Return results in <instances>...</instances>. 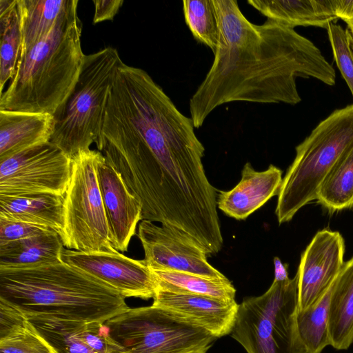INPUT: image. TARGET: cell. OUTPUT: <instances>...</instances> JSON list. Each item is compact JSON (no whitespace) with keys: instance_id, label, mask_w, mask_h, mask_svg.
I'll list each match as a JSON object with an SVG mask.
<instances>
[{"instance_id":"6da1fadb","label":"cell","mask_w":353,"mask_h":353,"mask_svg":"<svg viewBox=\"0 0 353 353\" xmlns=\"http://www.w3.org/2000/svg\"><path fill=\"white\" fill-rule=\"evenodd\" d=\"M94 143L141 203L142 220L189 234L218 220L192 120L144 70L120 65Z\"/></svg>"},{"instance_id":"7a4b0ae2","label":"cell","mask_w":353,"mask_h":353,"mask_svg":"<svg viewBox=\"0 0 353 353\" xmlns=\"http://www.w3.org/2000/svg\"><path fill=\"white\" fill-rule=\"evenodd\" d=\"M219 36L213 63L191 97L190 118L201 127L217 107L233 101L296 105V79L336 83V72L320 49L294 29L267 19L250 22L236 0H212Z\"/></svg>"},{"instance_id":"3957f363","label":"cell","mask_w":353,"mask_h":353,"mask_svg":"<svg viewBox=\"0 0 353 353\" xmlns=\"http://www.w3.org/2000/svg\"><path fill=\"white\" fill-rule=\"evenodd\" d=\"M0 299L28 319L105 323L129 308L119 292L63 261L0 270Z\"/></svg>"},{"instance_id":"277c9868","label":"cell","mask_w":353,"mask_h":353,"mask_svg":"<svg viewBox=\"0 0 353 353\" xmlns=\"http://www.w3.org/2000/svg\"><path fill=\"white\" fill-rule=\"evenodd\" d=\"M78 3L74 0L48 35L19 59L14 77L0 94V110L54 116L68 99L85 56Z\"/></svg>"},{"instance_id":"5b68a950","label":"cell","mask_w":353,"mask_h":353,"mask_svg":"<svg viewBox=\"0 0 353 353\" xmlns=\"http://www.w3.org/2000/svg\"><path fill=\"white\" fill-rule=\"evenodd\" d=\"M353 148V104L334 110L296 147V156L279 190L275 214L279 224L292 219L316 199L338 161Z\"/></svg>"},{"instance_id":"8992f818","label":"cell","mask_w":353,"mask_h":353,"mask_svg":"<svg viewBox=\"0 0 353 353\" xmlns=\"http://www.w3.org/2000/svg\"><path fill=\"white\" fill-rule=\"evenodd\" d=\"M122 62L117 50L110 46L85 54L73 90L54 115L50 142L70 158L90 150L97 140L109 92Z\"/></svg>"},{"instance_id":"52a82bcc","label":"cell","mask_w":353,"mask_h":353,"mask_svg":"<svg viewBox=\"0 0 353 353\" xmlns=\"http://www.w3.org/2000/svg\"><path fill=\"white\" fill-rule=\"evenodd\" d=\"M298 277L273 281L262 295L239 304L230 333L247 353H306L299 334Z\"/></svg>"},{"instance_id":"ba28073f","label":"cell","mask_w":353,"mask_h":353,"mask_svg":"<svg viewBox=\"0 0 353 353\" xmlns=\"http://www.w3.org/2000/svg\"><path fill=\"white\" fill-rule=\"evenodd\" d=\"M121 353H207L217 339L204 328L153 305L128 308L105 323Z\"/></svg>"},{"instance_id":"9c48e42d","label":"cell","mask_w":353,"mask_h":353,"mask_svg":"<svg viewBox=\"0 0 353 353\" xmlns=\"http://www.w3.org/2000/svg\"><path fill=\"white\" fill-rule=\"evenodd\" d=\"M101 153L81 151L72 159V174L64 194L63 246L83 252H112L110 230L97 174Z\"/></svg>"},{"instance_id":"30bf717a","label":"cell","mask_w":353,"mask_h":353,"mask_svg":"<svg viewBox=\"0 0 353 353\" xmlns=\"http://www.w3.org/2000/svg\"><path fill=\"white\" fill-rule=\"evenodd\" d=\"M72 159L50 141L0 159V195L37 192L64 195Z\"/></svg>"},{"instance_id":"8fae6325","label":"cell","mask_w":353,"mask_h":353,"mask_svg":"<svg viewBox=\"0 0 353 353\" xmlns=\"http://www.w3.org/2000/svg\"><path fill=\"white\" fill-rule=\"evenodd\" d=\"M137 236L144 250V262L151 270H172L215 279L226 277L210 265L203 248L186 233L142 220Z\"/></svg>"},{"instance_id":"7c38bea8","label":"cell","mask_w":353,"mask_h":353,"mask_svg":"<svg viewBox=\"0 0 353 353\" xmlns=\"http://www.w3.org/2000/svg\"><path fill=\"white\" fill-rule=\"evenodd\" d=\"M61 261L96 278L125 298L153 299L157 283L143 259L126 256L117 250L83 252L63 248Z\"/></svg>"},{"instance_id":"4fadbf2b","label":"cell","mask_w":353,"mask_h":353,"mask_svg":"<svg viewBox=\"0 0 353 353\" xmlns=\"http://www.w3.org/2000/svg\"><path fill=\"white\" fill-rule=\"evenodd\" d=\"M345 241L336 231L323 229L316 233L303 252L296 272L298 311L305 310L325 293L343 265Z\"/></svg>"},{"instance_id":"5bb4252c","label":"cell","mask_w":353,"mask_h":353,"mask_svg":"<svg viewBox=\"0 0 353 353\" xmlns=\"http://www.w3.org/2000/svg\"><path fill=\"white\" fill-rule=\"evenodd\" d=\"M97 174L111 243L117 251L126 252L139 222L142 221V205L102 154L97 164Z\"/></svg>"},{"instance_id":"9a60e30c","label":"cell","mask_w":353,"mask_h":353,"mask_svg":"<svg viewBox=\"0 0 353 353\" xmlns=\"http://www.w3.org/2000/svg\"><path fill=\"white\" fill-rule=\"evenodd\" d=\"M153 305L169 310L208 330L217 339L231 333L239 304L216 298L157 288Z\"/></svg>"},{"instance_id":"2e32d148","label":"cell","mask_w":353,"mask_h":353,"mask_svg":"<svg viewBox=\"0 0 353 353\" xmlns=\"http://www.w3.org/2000/svg\"><path fill=\"white\" fill-rule=\"evenodd\" d=\"M282 181V170L275 165L271 164L259 172L248 162L236 186L228 191H217V208L228 216L244 220L279 194Z\"/></svg>"},{"instance_id":"e0dca14e","label":"cell","mask_w":353,"mask_h":353,"mask_svg":"<svg viewBox=\"0 0 353 353\" xmlns=\"http://www.w3.org/2000/svg\"><path fill=\"white\" fill-rule=\"evenodd\" d=\"M54 130L52 114L0 110V159L50 142Z\"/></svg>"},{"instance_id":"ac0fdd59","label":"cell","mask_w":353,"mask_h":353,"mask_svg":"<svg viewBox=\"0 0 353 353\" xmlns=\"http://www.w3.org/2000/svg\"><path fill=\"white\" fill-rule=\"evenodd\" d=\"M0 218L39 225L64 239V195L37 192L0 195Z\"/></svg>"},{"instance_id":"d6986e66","label":"cell","mask_w":353,"mask_h":353,"mask_svg":"<svg viewBox=\"0 0 353 353\" xmlns=\"http://www.w3.org/2000/svg\"><path fill=\"white\" fill-rule=\"evenodd\" d=\"M268 20L288 28L314 26L327 29L337 20L331 0H248Z\"/></svg>"},{"instance_id":"ffe728a7","label":"cell","mask_w":353,"mask_h":353,"mask_svg":"<svg viewBox=\"0 0 353 353\" xmlns=\"http://www.w3.org/2000/svg\"><path fill=\"white\" fill-rule=\"evenodd\" d=\"M64 246L54 231L0 245V270L25 269L61 262Z\"/></svg>"},{"instance_id":"44dd1931","label":"cell","mask_w":353,"mask_h":353,"mask_svg":"<svg viewBox=\"0 0 353 353\" xmlns=\"http://www.w3.org/2000/svg\"><path fill=\"white\" fill-rule=\"evenodd\" d=\"M330 345L347 350L353 343V257L344 265L334 283L329 310Z\"/></svg>"},{"instance_id":"7402d4cb","label":"cell","mask_w":353,"mask_h":353,"mask_svg":"<svg viewBox=\"0 0 353 353\" xmlns=\"http://www.w3.org/2000/svg\"><path fill=\"white\" fill-rule=\"evenodd\" d=\"M73 1L18 0L22 34L19 58L48 35Z\"/></svg>"},{"instance_id":"603a6c76","label":"cell","mask_w":353,"mask_h":353,"mask_svg":"<svg viewBox=\"0 0 353 353\" xmlns=\"http://www.w3.org/2000/svg\"><path fill=\"white\" fill-rule=\"evenodd\" d=\"M21 40L18 0H0V94L15 74Z\"/></svg>"},{"instance_id":"cb8c5ba5","label":"cell","mask_w":353,"mask_h":353,"mask_svg":"<svg viewBox=\"0 0 353 353\" xmlns=\"http://www.w3.org/2000/svg\"><path fill=\"white\" fill-rule=\"evenodd\" d=\"M151 270L159 288L207 296L226 301H235L236 290L228 278L215 279L172 270Z\"/></svg>"},{"instance_id":"d4e9b609","label":"cell","mask_w":353,"mask_h":353,"mask_svg":"<svg viewBox=\"0 0 353 353\" xmlns=\"http://www.w3.org/2000/svg\"><path fill=\"white\" fill-rule=\"evenodd\" d=\"M316 201L331 213L353 209V148L327 174Z\"/></svg>"},{"instance_id":"484cf974","label":"cell","mask_w":353,"mask_h":353,"mask_svg":"<svg viewBox=\"0 0 353 353\" xmlns=\"http://www.w3.org/2000/svg\"><path fill=\"white\" fill-rule=\"evenodd\" d=\"M335 281L316 303L297 312L298 332L306 353H321L330 345L329 310Z\"/></svg>"},{"instance_id":"4316f807","label":"cell","mask_w":353,"mask_h":353,"mask_svg":"<svg viewBox=\"0 0 353 353\" xmlns=\"http://www.w3.org/2000/svg\"><path fill=\"white\" fill-rule=\"evenodd\" d=\"M57 353H94L79 336L82 321L28 319Z\"/></svg>"},{"instance_id":"83f0119b","label":"cell","mask_w":353,"mask_h":353,"mask_svg":"<svg viewBox=\"0 0 353 353\" xmlns=\"http://www.w3.org/2000/svg\"><path fill=\"white\" fill-rule=\"evenodd\" d=\"M185 23L194 38L214 53L219 36L218 23L212 0H184Z\"/></svg>"},{"instance_id":"f1b7e54d","label":"cell","mask_w":353,"mask_h":353,"mask_svg":"<svg viewBox=\"0 0 353 353\" xmlns=\"http://www.w3.org/2000/svg\"><path fill=\"white\" fill-rule=\"evenodd\" d=\"M0 353H57L26 319L0 335Z\"/></svg>"},{"instance_id":"f546056e","label":"cell","mask_w":353,"mask_h":353,"mask_svg":"<svg viewBox=\"0 0 353 353\" xmlns=\"http://www.w3.org/2000/svg\"><path fill=\"white\" fill-rule=\"evenodd\" d=\"M334 59L353 96V52L345 30L331 23L327 28Z\"/></svg>"},{"instance_id":"4dcf8cb0","label":"cell","mask_w":353,"mask_h":353,"mask_svg":"<svg viewBox=\"0 0 353 353\" xmlns=\"http://www.w3.org/2000/svg\"><path fill=\"white\" fill-rule=\"evenodd\" d=\"M79 336L94 353H121L123 350L110 336L105 323H83Z\"/></svg>"},{"instance_id":"1f68e13d","label":"cell","mask_w":353,"mask_h":353,"mask_svg":"<svg viewBox=\"0 0 353 353\" xmlns=\"http://www.w3.org/2000/svg\"><path fill=\"white\" fill-rule=\"evenodd\" d=\"M50 231L44 226L0 218V245Z\"/></svg>"},{"instance_id":"d6a6232c","label":"cell","mask_w":353,"mask_h":353,"mask_svg":"<svg viewBox=\"0 0 353 353\" xmlns=\"http://www.w3.org/2000/svg\"><path fill=\"white\" fill-rule=\"evenodd\" d=\"M93 23L112 20L123 3V0H95Z\"/></svg>"},{"instance_id":"836d02e7","label":"cell","mask_w":353,"mask_h":353,"mask_svg":"<svg viewBox=\"0 0 353 353\" xmlns=\"http://www.w3.org/2000/svg\"><path fill=\"white\" fill-rule=\"evenodd\" d=\"M26 319L19 310L0 299V335Z\"/></svg>"},{"instance_id":"e575fe53","label":"cell","mask_w":353,"mask_h":353,"mask_svg":"<svg viewBox=\"0 0 353 353\" xmlns=\"http://www.w3.org/2000/svg\"><path fill=\"white\" fill-rule=\"evenodd\" d=\"M331 4L337 19L347 24V36L353 39V0H331Z\"/></svg>"},{"instance_id":"d590c367","label":"cell","mask_w":353,"mask_h":353,"mask_svg":"<svg viewBox=\"0 0 353 353\" xmlns=\"http://www.w3.org/2000/svg\"><path fill=\"white\" fill-rule=\"evenodd\" d=\"M274 281H283L289 278L288 272V265L283 264L278 257L274 258Z\"/></svg>"},{"instance_id":"8d00e7d4","label":"cell","mask_w":353,"mask_h":353,"mask_svg":"<svg viewBox=\"0 0 353 353\" xmlns=\"http://www.w3.org/2000/svg\"><path fill=\"white\" fill-rule=\"evenodd\" d=\"M348 37V36H347ZM348 39H349V42H350V48L353 52V39H350L349 37H348Z\"/></svg>"}]
</instances>
